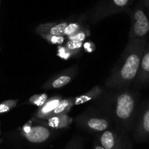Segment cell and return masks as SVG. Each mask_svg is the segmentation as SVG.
Listing matches in <instances>:
<instances>
[{
  "instance_id": "cell-1",
  "label": "cell",
  "mask_w": 149,
  "mask_h": 149,
  "mask_svg": "<svg viewBox=\"0 0 149 149\" xmlns=\"http://www.w3.org/2000/svg\"><path fill=\"white\" fill-rule=\"evenodd\" d=\"M139 97L137 91L129 88H117L104 91L96 99L95 103L111 118L116 129L127 135L132 131L137 118Z\"/></svg>"
},
{
  "instance_id": "cell-2",
  "label": "cell",
  "mask_w": 149,
  "mask_h": 149,
  "mask_svg": "<svg viewBox=\"0 0 149 149\" xmlns=\"http://www.w3.org/2000/svg\"><path fill=\"white\" fill-rule=\"evenodd\" d=\"M147 39L129 40L119 59L112 69L104 86L110 89L128 88L138 73Z\"/></svg>"
},
{
  "instance_id": "cell-3",
  "label": "cell",
  "mask_w": 149,
  "mask_h": 149,
  "mask_svg": "<svg viewBox=\"0 0 149 149\" xmlns=\"http://www.w3.org/2000/svg\"><path fill=\"white\" fill-rule=\"evenodd\" d=\"M74 121L79 128L90 133L99 134L113 128L111 118L101 109L93 106L86 109L82 113L74 118Z\"/></svg>"
},
{
  "instance_id": "cell-4",
  "label": "cell",
  "mask_w": 149,
  "mask_h": 149,
  "mask_svg": "<svg viewBox=\"0 0 149 149\" xmlns=\"http://www.w3.org/2000/svg\"><path fill=\"white\" fill-rule=\"evenodd\" d=\"M134 0H100L97 5L87 13L83 15L84 19L92 24L114 14L130 10Z\"/></svg>"
},
{
  "instance_id": "cell-5",
  "label": "cell",
  "mask_w": 149,
  "mask_h": 149,
  "mask_svg": "<svg viewBox=\"0 0 149 149\" xmlns=\"http://www.w3.org/2000/svg\"><path fill=\"white\" fill-rule=\"evenodd\" d=\"M127 13L131 20L129 40L146 38L149 34V16L143 4H138Z\"/></svg>"
},
{
  "instance_id": "cell-6",
  "label": "cell",
  "mask_w": 149,
  "mask_h": 149,
  "mask_svg": "<svg viewBox=\"0 0 149 149\" xmlns=\"http://www.w3.org/2000/svg\"><path fill=\"white\" fill-rule=\"evenodd\" d=\"M96 140L105 149H132V144L127 134L112 128L97 134Z\"/></svg>"
},
{
  "instance_id": "cell-7",
  "label": "cell",
  "mask_w": 149,
  "mask_h": 149,
  "mask_svg": "<svg viewBox=\"0 0 149 149\" xmlns=\"http://www.w3.org/2000/svg\"><path fill=\"white\" fill-rule=\"evenodd\" d=\"M132 135L137 143L144 142L149 138V100L139 107Z\"/></svg>"
},
{
  "instance_id": "cell-8",
  "label": "cell",
  "mask_w": 149,
  "mask_h": 149,
  "mask_svg": "<svg viewBox=\"0 0 149 149\" xmlns=\"http://www.w3.org/2000/svg\"><path fill=\"white\" fill-rule=\"evenodd\" d=\"M78 72V67L77 65H73L69 68L61 70L49 78L42 86L41 88L43 90H50L62 88L70 84L76 77Z\"/></svg>"
},
{
  "instance_id": "cell-9",
  "label": "cell",
  "mask_w": 149,
  "mask_h": 149,
  "mask_svg": "<svg viewBox=\"0 0 149 149\" xmlns=\"http://www.w3.org/2000/svg\"><path fill=\"white\" fill-rule=\"evenodd\" d=\"M54 132V130L49 128L46 126L39 124L31 127L29 132L24 134V137L28 142L34 144H40L48 141Z\"/></svg>"
},
{
  "instance_id": "cell-10",
  "label": "cell",
  "mask_w": 149,
  "mask_h": 149,
  "mask_svg": "<svg viewBox=\"0 0 149 149\" xmlns=\"http://www.w3.org/2000/svg\"><path fill=\"white\" fill-rule=\"evenodd\" d=\"M149 84V43L147 42L144 50L138 73L132 85L136 88H141Z\"/></svg>"
},
{
  "instance_id": "cell-11",
  "label": "cell",
  "mask_w": 149,
  "mask_h": 149,
  "mask_svg": "<svg viewBox=\"0 0 149 149\" xmlns=\"http://www.w3.org/2000/svg\"><path fill=\"white\" fill-rule=\"evenodd\" d=\"M62 99V97L60 95H56L51 98H48L43 105L38 107V110H37L31 120L39 121V120H45L50 118L53 111L55 110Z\"/></svg>"
},
{
  "instance_id": "cell-12",
  "label": "cell",
  "mask_w": 149,
  "mask_h": 149,
  "mask_svg": "<svg viewBox=\"0 0 149 149\" xmlns=\"http://www.w3.org/2000/svg\"><path fill=\"white\" fill-rule=\"evenodd\" d=\"M73 119L67 114L64 115L55 116L50 117L45 120H39V121H33L34 123L42 124L46 126L53 130H61V129L69 128L72 123Z\"/></svg>"
},
{
  "instance_id": "cell-13",
  "label": "cell",
  "mask_w": 149,
  "mask_h": 149,
  "mask_svg": "<svg viewBox=\"0 0 149 149\" xmlns=\"http://www.w3.org/2000/svg\"><path fill=\"white\" fill-rule=\"evenodd\" d=\"M69 23L67 21L45 23L35 28V32L40 36L43 34H54L64 36V31Z\"/></svg>"
},
{
  "instance_id": "cell-14",
  "label": "cell",
  "mask_w": 149,
  "mask_h": 149,
  "mask_svg": "<svg viewBox=\"0 0 149 149\" xmlns=\"http://www.w3.org/2000/svg\"><path fill=\"white\" fill-rule=\"evenodd\" d=\"M104 91V88L100 86H96L87 92L84 93L78 97H74V105H78V104L88 102L92 100H96Z\"/></svg>"
},
{
  "instance_id": "cell-15",
  "label": "cell",
  "mask_w": 149,
  "mask_h": 149,
  "mask_svg": "<svg viewBox=\"0 0 149 149\" xmlns=\"http://www.w3.org/2000/svg\"><path fill=\"white\" fill-rule=\"evenodd\" d=\"M74 105V97H67V98L62 99L55 108V110L53 111L50 117L67 114L68 113H70Z\"/></svg>"
},
{
  "instance_id": "cell-16",
  "label": "cell",
  "mask_w": 149,
  "mask_h": 149,
  "mask_svg": "<svg viewBox=\"0 0 149 149\" xmlns=\"http://www.w3.org/2000/svg\"><path fill=\"white\" fill-rule=\"evenodd\" d=\"M48 95H47L46 94H45V93H43V94H34V95L31 96V97L29 99L28 102L29 104L40 107L45 104V102L48 100Z\"/></svg>"
},
{
  "instance_id": "cell-17",
  "label": "cell",
  "mask_w": 149,
  "mask_h": 149,
  "mask_svg": "<svg viewBox=\"0 0 149 149\" xmlns=\"http://www.w3.org/2000/svg\"><path fill=\"white\" fill-rule=\"evenodd\" d=\"M84 28V27L83 26L82 24L80 22L69 23L64 31V36L67 37H69V36H71Z\"/></svg>"
},
{
  "instance_id": "cell-18",
  "label": "cell",
  "mask_w": 149,
  "mask_h": 149,
  "mask_svg": "<svg viewBox=\"0 0 149 149\" xmlns=\"http://www.w3.org/2000/svg\"><path fill=\"white\" fill-rule=\"evenodd\" d=\"M18 100H8L0 103V115L10 111L18 104Z\"/></svg>"
},
{
  "instance_id": "cell-19",
  "label": "cell",
  "mask_w": 149,
  "mask_h": 149,
  "mask_svg": "<svg viewBox=\"0 0 149 149\" xmlns=\"http://www.w3.org/2000/svg\"><path fill=\"white\" fill-rule=\"evenodd\" d=\"M40 37H42L44 40H45L50 44L58 45H61V44H63L66 38L64 36L54 35V34H43V35H41Z\"/></svg>"
},
{
  "instance_id": "cell-20",
  "label": "cell",
  "mask_w": 149,
  "mask_h": 149,
  "mask_svg": "<svg viewBox=\"0 0 149 149\" xmlns=\"http://www.w3.org/2000/svg\"><path fill=\"white\" fill-rule=\"evenodd\" d=\"M57 56L61 58L67 60L72 56H75L74 53L67 48L65 45H58L57 47Z\"/></svg>"
},
{
  "instance_id": "cell-21",
  "label": "cell",
  "mask_w": 149,
  "mask_h": 149,
  "mask_svg": "<svg viewBox=\"0 0 149 149\" xmlns=\"http://www.w3.org/2000/svg\"><path fill=\"white\" fill-rule=\"evenodd\" d=\"M88 31L85 28L82 29L80 31H78V32H76L75 34H72L71 36H69L67 37L68 40H74V41H78V42H83L84 40L86 38L87 36L88 35Z\"/></svg>"
},
{
  "instance_id": "cell-22",
  "label": "cell",
  "mask_w": 149,
  "mask_h": 149,
  "mask_svg": "<svg viewBox=\"0 0 149 149\" xmlns=\"http://www.w3.org/2000/svg\"><path fill=\"white\" fill-rule=\"evenodd\" d=\"M82 42H78V41L68 40L67 42L66 43L65 46L68 49H70V51H72L74 54V55L76 56L80 52V51H81V48L82 47Z\"/></svg>"
},
{
  "instance_id": "cell-23",
  "label": "cell",
  "mask_w": 149,
  "mask_h": 149,
  "mask_svg": "<svg viewBox=\"0 0 149 149\" xmlns=\"http://www.w3.org/2000/svg\"><path fill=\"white\" fill-rule=\"evenodd\" d=\"M81 141L79 137H74L67 144L66 149H81Z\"/></svg>"
},
{
  "instance_id": "cell-24",
  "label": "cell",
  "mask_w": 149,
  "mask_h": 149,
  "mask_svg": "<svg viewBox=\"0 0 149 149\" xmlns=\"http://www.w3.org/2000/svg\"><path fill=\"white\" fill-rule=\"evenodd\" d=\"M33 121L32 120H29V121H27L24 125L22 126V127H21L20 129V134L21 136L24 135V134H27L28 132H29V131L31 130V127H33Z\"/></svg>"
},
{
  "instance_id": "cell-25",
  "label": "cell",
  "mask_w": 149,
  "mask_h": 149,
  "mask_svg": "<svg viewBox=\"0 0 149 149\" xmlns=\"http://www.w3.org/2000/svg\"><path fill=\"white\" fill-rule=\"evenodd\" d=\"M93 149H105V148H104V147H102L97 140H95V141H94V148H93Z\"/></svg>"
},
{
  "instance_id": "cell-26",
  "label": "cell",
  "mask_w": 149,
  "mask_h": 149,
  "mask_svg": "<svg viewBox=\"0 0 149 149\" xmlns=\"http://www.w3.org/2000/svg\"><path fill=\"white\" fill-rule=\"evenodd\" d=\"M0 125H1V124H0ZM0 134H1V130H0Z\"/></svg>"
},
{
  "instance_id": "cell-27",
  "label": "cell",
  "mask_w": 149,
  "mask_h": 149,
  "mask_svg": "<svg viewBox=\"0 0 149 149\" xmlns=\"http://www.w3.org/2000/svg\"><path fill=\"white\" fill-rule=\"evenodd\" d=\"M0 4H1V0H0Z\"/></svg>"
}]
</instances>
